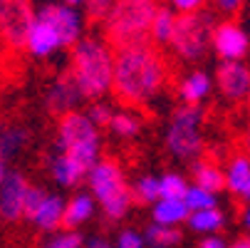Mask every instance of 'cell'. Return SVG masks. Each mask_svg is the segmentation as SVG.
<instances>
[{
	"label": "cell",
	"instance_id": "obj_34",
	"mask_svg": "<svg viewBox=\"0 0 250 248\" xmlns=\"http://www.w3.org/2000/svg\"><path fill=\"white\" fill-rule=\"evenodd\" d=\"M144 246H146V238L134 228L122 231L119 238H117V248H144Z\"/></svg>",
	"mask_w": 250,
	"mask_h": 248
},
{
	"label": "cell",
	"instance_id": "obj_1",
	"mask_svg": "<svg viewBox=\"0 0 250 248\" xmlns=\"http://www.w3.org/2000/svg\"><path fill=\"white\" fill-rule=\"evenodd\" d=\"M168 60L171 57L154 43L117 50L112 85L114 99L126 110H146L173 80Z\"/></svg>",
	"mask_w": 250,
	"mask_h": 248
},
{
	"label": "cell",
	"instance_id": "obj_23",
	"mask_svg": "<svg viewBox=\"0 0 250 248\" xmlns=\"http://www.w3.org/2000/svg\"><path fill=\"white\" fill-rule=\"evenodd\" d=\"M176 18L178 13L171 8V5H161L156 18H154V25H151V43L161 50H168V43L173 38V27H176Z\"/></svg>",
	"mask_w": 250,
	"mask_h": 248
},
{
	"label": "cell",
	"instance_id": "obj_46",
	"mask_svg": "<svg viewBox=\"0 0 250 248\" xmlns=\"http://www.w3.org/2000/svg\"><path fill=\"white\" fill-rule=\"evenodd\" d=\"M0 52H5V47H3V43H0Z\"/></svg>",
	"mask_w": 250,
	"mask_h": 248
},
{
	"label": "cell",
	"instance_id": "obj_37",
	"mask_svg": "<svg viewBox=\"0 0 250 248\" xmlns=\"http://www.w3.org/2000/svg\"><path fill=\"white\" fill-rule=\"evenodd\" d=\"M198 248H230L221 236H216V233H213V236H206L201 243H198Z\"/></svg>",
	"mask_w": 250,
	"mask_h": 248
},
{
	"label": "cell",
	"instance_id": "obj_13",
	"mask_svg": "<svg viewBox=\"0 0 250 248\" xmlns=\"http://www.w3.org/2000/svg\"><path fill=\"white\" fill-rule=\"evenodd\" d=\"M250 50V38L248 32L233 23V20H223L213 30V52L218 55V60H245Z\"/></svg>",
	"mask_w": 250,
	"mask_h": 248
},
{
	"label": "cell",
	"instance_id": "obj_43",
	"mask_svg": "<svg viewBox=\"0 0 250 248\" xmlns=\"http://www.w3.org/2000/svg\"><path fill=\"white\" fill-rule=\"evenodd\" d=\"M230 248H250V241H235Z\"/></svg>",
	"mask_w": 250,
	"mask_h": 248
},
{
	"label": "cell",
	"instance_id": "obj_19",
	"mask_svg": "<svg viewBox=\"0 0 250 248\" xmlns=\"http://www.w3.org/2000/svg\"><path fill=\"white\" fill-rule=\"evenodd\" d=\"M248 184H250V154L238 152L226 164V189L233 196H243Z\"/></svg>",
	"mask_w": 250,
	"mask_h": 248
},
{
	"label": "cell",
	"instance_id": "obj_47",
	"mask_svg": "<svg viewBox=\"0 0 250 248\" xmlns=\"http://www.w3.org/2000/svg\"><path fill=\"white\" fill-rule=\"evenodd\" d=\"M248 241H250V238H248Z\"/></svg>",
	"mask_w": 250,
	"mask_h": 248
},
{
	"label": "cell",
	"instance_id": "obj_9",
	"mask_svg": "<svg viewBox=\"0 0 250 248\" xmlns=\"http://www.w3.org/2000/svg\"><path fill=\"white\" fill-rule=\"evenodd\" d=\"M216 87L230 104L248 102L250 94V65L243 60H221L216 67Z\"/></svg>",
	"mask_w": 250,
	"mask_h": 248
},
{
	"label": "cell",
	"instance_id": "obj_39",
	"mask_svg": "<svg viewBox=\"0 0 250 248\" xmlns=\"http://www.w3.org/2000/svg\"><path fill=\"white\" fill-rule=\"evenodd\" d=\"M243 147H245V152L250 154V119H248V124H245V134H243Z\"/></svg>",
	"mask_w": 250,
	"mask_h": 248
},
{
	"label": "cell",
	"instance_id": "obj_31",
	"mask_svg": "<svg viewBox=\"0 0 250 248\" xmlns=\"http://www.w3.org/2000/svg\"><path fill=\"white\" fill-rule=\"evenodd\" d=\"M42 248H84V238L77 231L64 228V231L55 233L52 238H47V243Z\"/></svg>",
	"mask_w": 250,
	"mask_h": 248
},
{
	"label": "cell",
	"instance_id": "obj_41",
	"mask_svg": "<svg viewBox=\"0 0 250 248\" xmlns=\"http://www.w3.org/2000/svg\"><path fill=\"white\" fill-rule=\"evenodd\" d=\"M64 5H69V8H77V5H84L87 0H62Z\"/></svg>",
	"mask_w": 250,
	"mask_h": 248
},
{
	"label": "cell",
	"instance_id": "obj_22",
	"mask_svg": "<svg viewBox=\"0 0 250 248\" xmlns=\"http://www.w3.org/2000/svg\"><path fill=\"white\" fill-rule=\"evenodd\" d=\"M188 216H191V208L186 206L184 199H159L151 211V219L164 226H178L188 221Z\"/></svg>",
	"mask_w": 250,
	"mask_h": 248
},
{
	"label": "cell",
	"instance_id": "obj_14",
	"mask_svg": "<svg viewBox=\"0 0 250 248\" xmlns=\"http://www.w3.org/2000/svg\"><path fill=\"white\" fill-rule=\"evenodd\" d=\"M64 199L62 196H57V194H45L42 196V201L38 203V208L30 214V224L35 226V228H40V231H45V233H52V231H57V228H62V224H64Z\"/></svg>",
	"mask_w": 250,
	"mask_h": 248
},
{
	"label": "cell",
	"instance_id": "obj_15",
	"mask_svg": "<svg viewBox=\"0 0 250 248\" xmlns=\"http://www.w3.org/2000/svg\"><path fill=\"white\" fill-rule=\"evenodd\" d=\"M60 47H62V40H60L57 30L47 20L38 18L35 25H32V30H30V35H27V52L32 57H50Z\"/></svg>",
	"mask_w": 250,
	"mask_h": 248
},
{
	"label": "cell",
	"instance_id": "obj_33",
	"mask_svg": "<svg viewBox=\"0 0 250 248\" xmlns=\"http://www.w3.org/2000/svg\"><path fill=\"white\" fill-rule=\"evenodd\" d=\"M245 3H248V0H213V10H216L221 18H235L243 8H245Z\"/></svg>",
	"mask_w": 250,
	"mask_h": 248
},
{
	"label": "cell",
	"instance_id": "obj_10",
	"mask_svg": "<svg viewBox=\"0 0 250 248\" xmlns=\"http://www.w3.org/2000/svg\"><path fill=\"white\" fill-rule=\"evenodd\" d=\"M38 18L47 20L62 40V47L72 50L80 40H82V18L75 8H69L64 3H45L38 10Z\"/></svg>",
	"mask_w": 250,
	"mask_h": 248
},
{
	"label": "cell",
	"instance_id": "obj_20",
	"mask_svg": "<svg viewBox=\"0 0 250 248\" xmlns=\"http://www.w3.org/2000/svg\"><path fill=\"white\" fill-rule=\"evenodd\" d=\"M32 132L22 124H0V159L8 161L30 144Z\"/></svg>",
	"mask_w": 250,
	"mask_h": 248
},
{
	"label": "cell",
	"instance_id": "obj_3",
	"mask_svg": "<svg viewBox=\"0 0 250 248\" xmlns=\"http://www.w3.org/2000/svg\"><path fill=\"white\" fill-rule=\"evenodd\" d=\"M159 0H117L102 25V35L114 50L151 43V25L159 13Z\"/></svg>",
	"mask_w": 250,
	"mask_h": 248
},
{
	"label": "cell",
	"instance_id": "obj_30",
	"mask_svg": "<svg viewBox=\"0 0 250 248\" xmlns=\"http://www.w3.org/2000/svg\"><path fill=\"white\" fill-rule=\"evenodd\" d=\"M139 119L131 114V112H117L114 114V119H112V124H109V129L117 134V136H124V139H131V136H136L139 134Z\"/></svg>",
	"mask_w": 250,
	"mask_h": 248
},
{
	"label": "cell",
	"instance_id": "obj_24",
	"mask_svg": "<svg viewBox=\"0 0 250 248\" xmlns=\"http://www.w3.org/2000/svg\"><path fill=\"white\" fill-rule=\"evenodd\" d=\"M226 224V214L216 206V208H203V211H191L188 216V226L196 231V233H203V236H213L218 233Z\"/></svg>",
	"mask_w": 250,
	"mask_h": 248
},
{
	"label": "cell",
	"instance_id": "obj_29",
	"mask_svg": "<svg viewBox=\"0 0 250 248\" xmlns=\"http://www.w3.org/2000/svg\"><path fill=\"white\" fill-rule=\"evenodd\" d=\"M188 181L181 174H164L161 176V199H186Z\"/></svg>",
	"mask_w": 250,
	"mask_h": 248
},
{
	"label": "cell",
	"instance_id": "obj_4",
	"mask_svg": "<svg viewBox=\"0 0 250 248\" xmlns=\"http://www.w3.org/2000/svg\"><path fill=\"white\" fill-rule=\"evenodd\" d=\"M218 13L213 8L198 13H178L173 38L168 43V52L181 62H201L208 50H213V30L218 25Z\"/></svg>",
	"mask_w": 250,
	"mask_h": 248
},
{
	"label": "cell",
	"instance_id": "obj_18",
	"mask_svg": "<svg viewBox=\"0 0 250 248\" xmlns=\"http://www.w3.org/2000/svg\"><path fill=\"white\" fill-rule=\"evenodd\" d=\"M50 171H52V176L57 179V184H62V186H77L80 181H84L87 176H89V169L87 166H82L77 159L67 157V154H60V152L50 161Z\"/></svg>",
	"mask_w": 250,
	"mask_h": 248
},
{
	"label": "cell",
	"instance_id": "obj_16",
	"mask_svg": "<svg viewBox=\"0 0 250 248\" xmlns=\"http://www.w3.org/2000/svg\"><path fill=\"white\" fill-rule=\"evenodd\" d=\"M191 179L196 186L213 191V194H221L226 189V169H221L216 164V159H208L206 154L191 161Z\"/></svg>",
	"mask_w": 250,
	"mask_h": 248
},
{
	"label": "cell",
	"instance_id": "obj_11",
	"mask_svg": "<svg viewBox=\"0 0 250 248\" xmlns=\"http://www.w3.org/2000/svg\"><path fill=\"white\" fill-rule=\"evenodd\" d=\"M80 99H84V94H82V90H80V85L72 75V69L67 67L64 72L50 85V90L45 94V107H47V112L52 117L60 119L62 114L72 112L80 104Z\"/></svg>",
	"mask_w": 250,
	"mask_h": 248
},
{
	"label": "cell",
	"instance_id": "obj_42",
	"mask_svg": "<svg viewBox=\"0 0 250 248\" xmlns=\"http://www.w3.org/2000/svg\"><path fill=\"white\" fill-rule=\"evenodd\" d=\"M5 176H8V169H5V161H3V159H0V184H3V181H5Z\"/></svg>",
	"mask_w": 250,
	"mask_h": 248
},
{
	"label": "cell",
	"instance_id": "obj_40",
	"mask_svg": "<svg viewBox=\"0 0 250 248\" xmlns=\"http://www.w3.org/2000/svg\"><path fill=\"white\" fill-rule=\"evenodd\" d=\"M240 219H243V226H245V228L250 231V203H248V206L243 208V214H240Z\"/></svg>",
	"mask_w": 250,
	"mask_h": 248
},
{
	"label": "cell",
	"instance_id": "obj_28",
	"mask_svg": "<svg viewBox=\"0 0 250 248\" xmlns=\"http://www.w3.org/2000/svg\"><path fill=\"white\" fill-rule=\"evenodd\" d=\"M186 206L191 211H203V208H216L218 206V194H213V191H206L201 186H188V194H186Z\"/></svg>",
	"mask_w": 250,
	"mask_h": 248
},
{
	"label": "cell",
	"instance_id": "obj_12",
	"mask_svg": "<svg viewBox=\"0 0 250 248\" xmlns=\"http://www.w3.org/2000/svg\"><path fill=\"white\" fill-rule=\"evenodd\" d=\"M27 189H30V181L20 171H8L5 181L0 184V219L8 224L25 219Z\"/></svg>",
	"mask_w": 250,
	"mask_h": 248
},
{
	"label": "cell",
	"instance_id": "obj_32",
	"mask_svg": "<svg viewBox=\"0 0 250 248\" xmlns=\"http://www.w3.org/2000/svg\"><path fill=\"white\" fill-rule=\"evenodd\" d=\"M87 114H89V119L102 129V127H109V124H112V119H114V114H117V112H112L109 104H104L102 99H97V102H92V104H89Z\"/></svg>",
	"mask_w": 250,
	"mask_h": 248
},
{
	"label": "cell",
	"instance_id": "obj_36",
	"mask_svg": "<svg viewBox=\"0 0 250 248\" xmlns=\"http://www.w3.org/2000/svg\"><path fill=\"white\" fill-rule=\"evenodd\" d=\"M42 196H45V191H42L40 186H32V184H30L27 199H25V219H30V214H32L35 208H38V203L42 201Z\"/></svg>",
	"mask_w": 250,
	"mask_h": 248
},
{
	"label": "cell",
	"instance_id": "obj_27",
	"mask_svg": "<svg viewBox=\"0 0 250 248\" xmlns=\"http://www.w3.org/2000/svg\"><path fill=\"white\" fill-rule=\"evenodd\" d=\"M117 0H87L84 3V20L89 27H102L106 15L112 13Z\"/></svg>",
	"mask_w": 250,
	"mask_h": 248
},
{
	"label": "cell",
	"instance_id": "obj_26",
	"mask_svg": "<svg viewBox=\"0 0 250 248\" xmlns=\"http://www.w3.org/2000/svg\"><path fill=\"white\" fill-rule=\"evenodd\" d=\"M161 199V176H141L134 184L136 203H156Z\"/></svg>",
	"mask_w": 250,
	"mask_h": 248
},
{
	"label": "cell",
	"instance_id": "obj_35",
	"mask_svg": "<svg viewBox=\"0 0 250 248\" xmlns=\"http://www.w3.org/2000/svg\"><path fill=\"white\" fill-rule=\"evenodd\" d=\"M213 0H168V5L176 10V13H198V10H206Z\"/></svg>",
	"mask_w": 250,
	"mask_h": 248
},
{
	"label": "cell",
	"instance_id": "obj_8",
	"mask_svg": "<svg viewBox=\"0 0 250 248\" xmlns=\"http://www.w3.org/2000/svg\"><path fill=\"white\" fill-rule=\"evenodd\" d=\"M38 20L32 0H0V43L5 52L20 55L27 50V35Z\"/></svg>",
	"mask_w": 250,
	"mask_h": 248
},
{
	"label": "cell",
	"instance_id": "obj_5",
	"mask_svg": "<svg viewBox=\"0 0 250 248\" xmlns=\"http://www.w3.org/2000/svg\"><path fill=\"white\" fill-rule=\"evenodd\" d=\"M87 181H89L92 196L102 203L109 221H119L129 214V208L134 203V189H129L124 171L117 159H112V157L99 159L92 166Z\"/></svg>",
	"mask_w": 250,
	"mask_h": 248
},
{
	"label": "cell",
	"instance_id": "obj_6",
	"mask_svg": "<svg viewBox=\"0 0 250 248\" xmlns=\"http://www.w3.org/2000/svg\"><path fill=\"white\" fill-rule=\"evenodd\" d=\"M55 147L60 154L77 159L92 171V166L99 161V127L89 119L87 112L72 110L57 119Z\"/></svg>",
	"mask_w": 250,
	"mask_h": 248
},
{
	"label": "cell",
	"instance_id": "obj_21",
	"mask_svg": "<svg viewBox=\"0 0 250 248\" xmlns=\"http://www.w3.org/2000/svg\"><path fill=\"white\" fill-rule=\"evenodd\" d=\"M94 196H92V191L89 194H75L72 199L67 201V206H64V224H62V228H69V231H75L77 226H82V224H87L92 216H94Z\"/></svg>",
	"mask_w": 250,
	"mask_h": 248
},
{
	"label": "cell",
	"instance_id": "obj_25",
	"mask_svg": "<svg viewBox=\"0 0 250 248\" xmlns=\"http://www.w3.org/2000/svg\"><path fill=\"white\" fill-rule=\"evenodd\" d=\"M144 238H146V246H151V248H173L181 243L184 236L176 226H164V224L151 221L144 231Z\"/></svg>",
	"mask_w": 250,
	"mask_h": 248
},
{
	"label": "cell",
	"instance_id": "obj_45",
	"mask_svg": "<svg viewBox=\"0 0 250 248\" xmlns=\"http://www.w3.org/2000/svg\"><path fill=\"white\" fill-rule=\"evenodd\" d=\"M245 104H248V110H250V94H248V102H245Z\"/></svg>",
	"mask_w": 250,
	"mask_h": 248
},
{
	"label": "cell",
	"instance_id": "obj_2",
	"mask_svg": "<svg viewBox=\"0 0 250 248\" xmlns=\"http://www.w3.org/2000/svg\"><path fill=\"white\" fill-rule=\"evenodd\" d=\"M117 50L104 35H84L69 52V69L84 94V99L97 102L114 85Z\"/></svg>",
	"mask_w": 250,
	"mask_h": 248
},
{
	"label": "cell",
	"instance_id": "obj_17",
	"mask_svg": "<svg viewBox=\"0 0 250 248\" xmlns=\"http://www.w3.org/2000/svg\"><path fill=\"white\" fill-rule=\"evenodd\" d=\"M210 87L213 82L206 69H193L178 82V97L184 99V104H201L210 94Z\"/></svg>",
	"mask_w": 250,
	"mask_h": 248
},
{
	"label": "cell",
	"instance_id": "obj_44",
	"mask_svg": "<svg viewBox=\"0 0 250 248\" xmlns=\"http://www.w3.org/2000/svg\"><path fill=\"white\" fill-rule=\"evenodd\" d=\"M240 199H243L245 203H250V184L245 186V191H243V196H240Z\"/></svg>",
	"mask_w": 250,
	"mask_h": 248
},
{
	"label": "cell",
	"instance_id": "obj_7",
	"mask_svg": "<svg viewBox=\"0 0 250 248\" xmlns=\"http://www.w3.org/2000/svg\"><path fill=\"white\" fill-rule=\"evenodd\" d=\"M203 110L198 104H181L166 127V149L181 161H193L206 154V141L201 134Z\"/></svg>",
	"mask_w": 250,
	"mask_h": 248
},
{
	"label": "cell",
	"instance_id": "obj_38",
	"mask_svg": "<svg viewBox=\"0 0 250 248\" xmlns=\"http://www.w3.org/2000/svg\"><path fill=\"white\" fill-rule=\"evenodd\" d=\"M84 248H114L106 238H99V236H92L87 243H84Z\"/></svg>",
	"mask_w": 250,
	"mask_h": 248
}]
</instances>
